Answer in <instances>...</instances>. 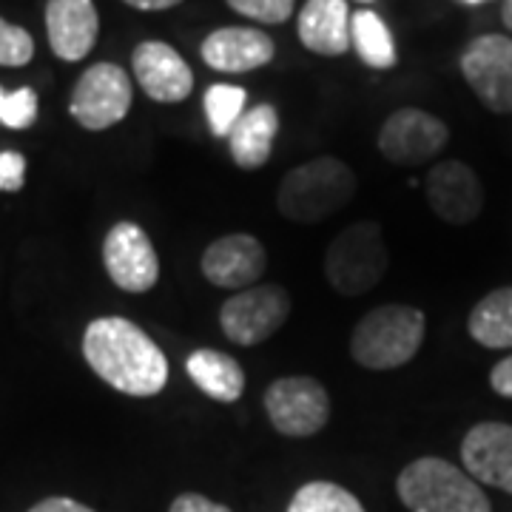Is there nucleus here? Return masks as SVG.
Segmentation results:
<instances>
[{
    "label": "nucleus",
    "instance_id": "aec40b11",
    "mask_svg": "<svg viewBox=\"0 0 512 512\" xmlns=\"http://www.w3.org/2000/svg\"><path fill=\"white\" fill-rule=\"evenodd\" d=\"M185 370H188V379L214 402H237L245 390V370L234 356H228L222 350H194L185 362Z\"/></svg>",
    "mask_w": 512,
    "mask_h": 512
},
{
    "label": "nucleus",
    "instance_id": "473e14b6",
    "mask_svg": "<svg viewBox=\"0 0 512 512\" xmlns=\"http://www.w3.org/2000/svg\"><path fill=\"white\" fill-rule=\"evenodd\" d=\"M501 18H504V26L512 32V0H504V9H501Z\"/></svg>",
    "mask_w": 512,
    "mask_h": 512
},
{
    "label": "nucleus",
    "instance_id": "72a5a7b5",
    "mask_svg": "<svg viewBox=\"0 0 512 512\" xmlns=\"http://www.w3.org/2000/svg\"><path fill=\"white\" fill-rule=\"evenodd\" d=\"M461 3H467V6H478V3H487V0H461Z\"/></svg>",
    "mask_w": 512,
    "mask_h": 512
},
{
    "label": "nucleus",
    "instance_id": "6ab92c4d",
    "mask_svg": "<svg viewBox=\"0 0 512 512\" xmlns=\"http://www.w3.org/2000/svg\"><path fill=\"white\" fill-rule=\"evenodd\" d=\"M276 131H279V114L271 103H259L245 111L228 134V148H231L234 163L242 171L262 168L271 160Z\"/></svg>",
    "mask_w": 512,
    "mask_h": 512
},
{
    "label": "nucleus",
    "instance_id": "7ed1b4c3",
    "mask_svg": "<svg viewBox=\"0 0 512 512\" xmlns=\"http://www.w3.org/2000/svg\"><path fill=\"white\" fill-rule=\"evenodd\" d=\"M427 333V319L413 305H379L365 313L350 336V356L367 370H396L407 365Z\"/></svg>",
    "mask_w": 512,
    "mask_h": 512
},
{
    "label": "nucleus",
    "instance_id": "f03ea898",
    "mask_svg": "<svg viewBox=\"0 0 512 512\" xmlns=\"http://www.w3.org/2000/svg\"><path fill=\"white\" fill-rule=\"evenodd\" d=\"M356 174L339 157H316L291 168L276 191V205L285 220L313 225L333 217L356 197Z\"/></svg>",
    "mask_w": 512,
    "mask_h": 512
},
{
    "label": "nucleus",
    "instance_id": "c756f323",
    "mask_svg": "<svg viewBox=\"0 0 512 512\" xmlns=\"http://www.w3.org/2000/svg\"><path fill=\"white\" fill-rule=\"evenodd\" d=\"M490 384H493V390L498 393V396L512 399V356L501 359V362L493 367V373H490Z\"/></svg>",
    "mask_w": 512,
    "mask_h": 512
},
{
    "label": "nucleus",
    "instance_id": "a878e982",
    "mask_svg": "<svg viewBox=\"0 0 512 512\" xmlns=\"http://www.w3.org/2000/svg\"><path fill=\"white\" fill-rule=\"evenodd\" d=\"M32 57H35L32 35L0 18V66H26Z\"/></svg>",
    "mask_w": 512,
    "mask_h": 512
},
{
    "label": "nucleus",
    "instance_id": "412c9836",
    "mask_svg": "<svg viewBox=\"0 0 512 512\" xmlns=\"http://www.w3.org/2000/svg\"><path fill=\"white\" fill-rule=\"evenodd\" d=\"M467 330L481 348H512V288L487 293L470 311Z\"/></svg>",
    "mask_w": 512,
    "mask_h": 512
},
{
    "label": "nucleus",
    "instance_id": "b1692460",
    "mask_svg": "<svg viewBox=\"0 0 512 512\" xmlns=\"http://www.w3.org/2000/svg\"><path fill=\"white\" fill-rule=\"evenodd\" d=\"M242 114H245V89L214 83L205 92V117L214 137H228Z\"/></svg>",
    "mask_w": 512,
    "mask_h": 512
},
{
    "label": "nucleus",
    "instance_id": "2f4dec72",
    "mask_svg": "<svg viewBox=\"0 0 512 512\" xmlns=\"http://www.w3.org/2000/svg\"><path fill=\"white\" fill-rule=\"evenodd\" d=\"M128 6L140 9V12H163V9H174L180 6L183 0H123Z\"/></svg>",
    "mask_w": 512,
    "mask_h": 512
},
{
    "label": "nucleus",
    "instance_id": "a211bd4d",
    "mask_svg": "<svg viewBox=\"0 0 512 512\" xmlns=\"http://www.w3.org/2000/svg\"><path fill=\"white\" fill-rule=\"evenodd\" d=\"M348 0H308L296 20L302 46L313 55L339 57L350 49Z\"/></svg>",
    "mask_w": 512,
    "mask_h": 512
},
{
    "label": "nucleus",
    "instance_id": "0eeeda50",
    "mask_svg": "<svg viewBox=\"0 0 512 512\" xmlns=\"http://www.w3.org/2000/svg\"><path fill=\"white\" fill-rule=\"evenodd\" d=\"M265 413L276 433L288 439L316 436L330 419V396L311 376H285L265 390Z\"/></svg>",
    "mask_w": 512,
    "mask_h": 512
},
{
    "label": "nucleus",
    "instance_id": "39448f33",
    "mask_svg": "<svg viewBox=\"0 0 512 512\" xmlns=\"http://www.w3.org/2000/svg\"><path fill=\"white\" fill-rule=\"evenodd\" d=\"M387 245L382 225L362 220L339 231L325 254V276L330 288L342 296H362L382 282L387 271Z\"/></svg>",
    "mask_w": 512,
    "mask_h": 512
},
{
    "label": "nucleus",
    "instance_id": "f257e3e1",
    "mask_svg": "<svg viewBox=\"0 0 512 512\" xmlns=\"http://www.w3.org/2000/svg\"><path fill=\"white\" fill-rule=\"evenodd\" d=\"M83 359L111 390L151 399L168 384V359L140 325L123 316H100L83 333Z\"/></svg>",
    "mask_w": 512,
    "mask_h": 512
},
{
    "label": "nucleus",
    "instance_id": "393cba45",
    "mask_svg": "<svg viewBox=\"0 0 512 512\" xmlns=\"http://www.w3.org/2000/svg\"><path fill=\"white\" fill-rule=\"evenodd\" d=\"M37 120V94L32 89H18V92H6L0 86V123L6 128L35 126Z\"/></svg>",
    "mask_w": 512,
    "mask_h": 512
},
{
    "label": "nucleus",
    "instance_id": "20e7f679",
    "mask_svg": "<svg viewBox=\"0 0 512 512\" xmlns=\"http://www.w3.org/2000/svg\"><path fill=\"white\" fill-rule=\"evenodd\" d=\"M396 490L410 512H493L476 478L436 456L407 464Z\"/></svg>",
    "mask_w": 512,
    "mask_h": 512
},
{
    "label": "nucleus",
    "instance_id": "6e6552de",
    "mask_svg": "<svg viewBox=\"0 0 512 512\" xmlns=\"http://www.w3.org/2000/svg\"><path fill=\"white\" fill-rule=\"evenodd\" d=\"M131 80L117 63H94L74 83L72 117L89 131H106L126 120L131 109Z\"/></svg>",
    "mask_w": 512,
    "mask_h": 512
},
{
    "label": "nucleus",
    "instance_id": "4468645a",
    "mask_svg": "<svg viewBox=\"0 0 512 512\" xmlns=\"http://www.w3.org/2000/svg\"><path fill=\"white\" fill-rule=\"evenodd\" d=\"M131 69L140 89L157 103H183L194 92V72L174 46L146 40L131 52Z\"/></svg>",
    "mask_w": 512,
    "mask_h": 512
},
{
    "label": "nucleus",
    "instance_id": "f8f14e48",
    "mask_svg": "<svg viewBox=\"0 0 512 512\" xmlns=\"http://www.w3.org/2000/svg\"><path fill=\"white\" fill-rule=\"evenodd\" d=\"M424 197L433 214L447 225H467L478 220L484 208V188L476 171L461 160H444L430 168L424 180Z\"/></svg>",
    "mask_w": 512,
    "mask_h": 512
},
{
    "label": "nucleus",
    "instance_id": "2eb2a0df",
    "mask_svg": "<svg viewBox=\"0 0 512 512\" xmlns=\"http://www.w3.org/2000/svg\"><path fill=\"white\" fill-rule=\"evenodd\" d=\"M461 461L476 481L512 495V424H476L461 441Z\"/></svg>",
    "mask_w": 512,
    "mask_h": 512
},
{
    "label": "nucleus",
    "instance_id": "ddd939ff",
    "mask_svg": "<svg viewBox=\"0 0 512 512\" xmlns=\"http://www.w3.org/2000/svg\"><path fill=\"white\" fill-rule=\"evenodd\" d=\"M202 276L214 288L245 291L254 288L259 276H265L268 254L265 245L251 234H228L214 239L202 254Z\"/></svg>",
    "mask_w": 512,
    "mask_h": 512
},
{
    "label": "nucleus",
    "instance_id": "5701e85b",
    "mask_svg": "<svg viewBox=\"0 0 512 512\" xmlns=\"http://www.w3.org/2000/svg\"><path fill=\"white\" fill-rule=\"evenodd\" d=\"M288 512H365V507L350 490L333 481H311L296 490Z\"/></svg>",
    "mask_w": 512,
    "mask_h": 512
},
{
    "label": "nucleus",
    "instance_id": "9d476101",
    "mask_svg": "<svg viewBox=\"0 0 512 512\" xmlns=\"http://www.w3.org/2000/svg\"><path fill=\"white\" fill-rule=\"evenodd\" d=\"M103 265L126 293H148L160 279V256L137 222H117L103 239Z\"/></svg>",
    "mask_w": 512,
    "mask_h": 512
},
{
    "label": "nucleus",
    "instance_id": "dca6fc26",
    "mask_svg": "<svg viewBox=\"0 0 512 512\" xmlns=\"http://www.w3.org/2000/svg\"><path fill=\"white\" fill-rule=\"evenodd\" d=\"M202 60L208 69L228 74H245L268 66L276 55L271 37L248 26H225L202 40Z\"/></svg>",
    "mask_w": 512,
    "mask_h": 512
},
{
    "label": "nucleus",
    "instance_id": "7c9ffc66",
    "mask_svg": "<svg viewBox=\"0 0 512 512\" xmlns=\"http://www.w3.org/2000/svg\"><path fill=\"white\" fill-rule=\"evenodd\" d=\"M29 512H94L92 507L80 504V501H72V498H43L40 504H35Z\"/></svg>",
    "mask_w": 512,
    "mask_h": 512
},
{
    "label": "nucleus",
    "instance_id": "c85d7f7f",
    "mask_svg": "<svg viewBox=\"0 0 512 512\" xmlns=\"http://www.w3.org/2000/svg\"><path fill=\"white\" fill-rule=\"evenodd\" d=\"M168 512H231L225 504H217L211 498H205L200 493H185L174 498L171 510Z\"/></svg>",
    "mask_w": 512,
    "mask_h": 512
},
{
    "label": "nucleus",
    "instance_id": "bb28decb",
    "mask_svg": "<svg viewBox=\"0 0 512 512\" xmlns=\"http://www.w3.org/2000/svg\"><path fill=\"white\" fill-rule=\"evenodd\" d=\"M237 15L251 18L256 23H285L293 15V3L296 0H225Z\"/></svg>",
    "mask_w": 512,
    "mask_h": 512
},
{
    "label": "nucleus",
    "instance_id": "cd10ccee",
    "mask_svg": "<svg viewBox=\"0 0 512 512\" xmlns=\"http://www.w3.org/2000/svg\"><path fill=\"white\" fill-rule=\"evenodd\" d=\"M26 180V157L18 151H0V191L15 194Z\"/></svg>",
    "mask_w": 512,
    "mask_h": 512
},
{
    "label": "nucleus",
    "instance_id": "f3484780",
    "mask_svg": "<svg viewBox=\"0 0 512 512\" xmlns=\"http://www.w3.org/2000/svg\"><path fill=\"white\" fill-rule=\"evenodd\" d=\"M46 32L49 46L60 60L77 63L97 43L100 18L92 0H49L46 3Z\"/></svg>",
    "mask_w": 512,
    "mask_h": 512
},
{
    "label": "nucleus",
    "instance_id": "1a4fd4ad",
    "mask_svg": "<svg viewBox=\"0 0 512 512\" xmlns=\"http://www.w3.org/2000/svg\"><path fill=\"white\" fill-rule=\"evenodd\" d=\"M461 74L476 97L495 114L512 111V40L504 35L476 37L461 55Z\"/></svg>",
    "mask_w": 512,
    "mask_h": 512
},
{
    "label": "nucleus",
    "instance_id": "4be33fe9",
    "mask_svg": "<svg viewBox=\"0 0 512 512\" xmlns=\"http://www.w3.org/2000/svg\"><path fill=\"white\" fill-rule=\"evenodd\" d=\"M350 49H356L359 60L370 69H393L399 63L393 35L373 9H359L350 18Z\"/></svg>",
    "mask_w": 512,
    "mask_h": 512
},
{
    "label": "nucleus",
    "instance_id": "f704fd0d",
    "mask_svg": "<svg viewBox=\"0 0 512 512\" xmlns=\"http://www.w3.org/2000/svg\"><path fill=\"white\" fill-rule=\"evenodd\" d=\"M359 3H373V0H359Z\"/></svg>",
    "mask_w": 512,
    "mask_h": 512
},
{
    "label": "nucleus",
    "instance_id": "423d86ee",
    "mask_svg": "<svg viewBox=\"0 0 512 512\" xmlns=\"http://www.w3.org/2000/svg\"><path fill=\"white\" fill-rule=\"evenodd\" d=\"M291 316V293L282 285H254L225 299L220 308L222 333L242 348L268 342Z\"/></svg>",
    "mask_w": 512,
    "mask_h": 512
},
{
    "label": "nucleus",
    "instance_id": "9b49d317",
    "mask_svg": "<svg viewBox=\"0 0 512 512\" xmlns=\"http://www.w3.org/2000/svg\"><path fill=\"white\" fill-rule=\"evenodd\" d=\"M450 140V128L430 111L399 109L384 120L379 151L393 165H421L433 160Z\"/></svg>",
    "mask_w": 512,
    "mask_h": 512
}]
</instances>
